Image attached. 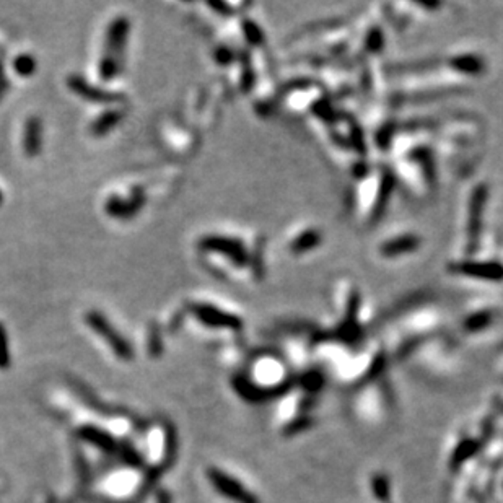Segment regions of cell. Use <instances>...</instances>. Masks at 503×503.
Returning a JSON list of instances; mask_svg holds the SVG:
<instances>
[{
    "label": "cell",
    "mask_w": 503,
    "mask_h": 503,
    "mask_svg": "<svg viewBox=\"0 0 503 503\" xmlns=\"http://www.w3.org/2000/svg\"><path fill=\"white\" fill-rule=\"evenodd\" d=\"M432 135L440 165L443 163L456 168L461 175H466L468 168L475 166L484 137L479 116L455 112L451 116L437 117Z\"/></svg>",
    "instance_id": "obj_1"
},
{
    "label": "cell",
    "mask_w": 503,
    "mask_h": 503,
    "mask_svg": "<svg viewBox=\"0 0 503 503\" xmlns=\"http://www.w3.org/2000/svg\"><path fill=\"white\" fill-rule=\"evenodd\" d=\"M491 184L479 176H468L460 197L455 249L451 257H466L477 253L492 241L489 230Z\"/></svg>",
    "instance_id": "obj_2"
},
{
    "label": "cell",
    "mask_w": 503,
    "mask_h": 503,
    "mask_svg": "<svg viewBox=\"0 0 503 503\" xmlns=\"http://www.w3.org/2000/svg\"><path fill=\"white\" fill-rule=\"evenodd\" d=\"M267 238L255 233L251 239L241 235L207 233L197 241L202 255L219 256L232 270L246 275L253 284H261L267 275Z\"/></svg>",
    "instance_id": "obj_3"
},
{
    "label": "cell",
    "mask_w": 503,
    "mask_h": 503,
    "mask_svg": "<svg viewBox=\"0 0 503 503\" xmlns=\"http://www.w3.org/2000/svg\"><path fill=\"white\" fill-rule=\"evenodd\" d=\"M397 188L386 161H373L353 178L348 208L352 219L364 228H373L386 215L394 189Z\"/></svg>",
    "instance_id": "obj_4"
},
{
    "label": "cell",
    "mask_w": 503,
    "mask_h": 503,
    "mask_svg": "<svg viewBox=\"0 0 503 503\" xmlns=\"http://www.w3.org/2000/svg\"><path fill=\"white\" fill-rule=\"evenodd\" d=\"M493 239L474 255L450 257L445 266L446 275L455 282L480 287L503 282V259L495 253Z\"/></svg>",
    "instance_id": "obj_5"
},
{
    "label": "cell",
    "mask_w": 503,
    "mask_h": 503,
    "mask_svg": "<svg viewBox=\"0 0 503 503\" xmlns=\"http://www.w3.org/2000/svg\"><path fill=\"white\" fill-rule=\"evenodd\" d=\"M424 244V235L414 226L394 225L375 243V257L384 264H400L419 255Z\"/></svg>",
    "instance_id": "obj_6"
},
{
    "label": "cell",
    "mask_w": 503,
    "mask_h": 503,
    "mask_svg": "<svg viewBox=\"0 0 503 503\" xmlns=\"http://www.w3.org/2000/svg\"><path fill=\"white\" fill-rule=\"evenodd\" d=\"M329 300L333 303L334 313L337 315L339 323L348 328H357L364 324L366 318L368 303L362 285L352 277H339L331 287Z\"/></svg>",
    "instance_id": "obj_7"
},
{
    "label": "cell",
    "mask_w": 503,
    "mask_h": 503,
    "mask_svg": "<svg viewBox=\"0 0 503 503\" xmlns=\"http://www.w3.org/2000/svg\"><path fill=\"white\" fill-rule=\"evenodd\" d=\"M130 21L128 17H116L106 30L104 51L99 59V77L104 81L115 80L124 69L126 48L129 43Z\"/></svg>",
    "instance_id": "obj_8"
},
{
    "label": "cell",
    "mask_w": 503,
    "mask_h": 503,
    "mask_svg": "<svg viewBox=\"0 0 503 503\" xmlns=\"http://www.w3.org/2000/svg\"><path fill=\"white\" fill-rule=\"evenodd\" d=\"M326 244V232L318 221L303 219L293 221L284 233V248L293 259H306L319 253Z\"/></svg>",
    "instance_id": "obj_9"
},
{
    "label": "cell",
    "mask_w": 503,
    "mask_h": 503,
    "mask_svg": "<svg viewBox=\"0 0 503 503\" xmlns=\"http://www.w3.org/2000/svg\"><path fill=\"white\" fill-rule=\"evenodd\" d=\"M440 61L450 74L469 87L487 72L486 56L473 46H457L448 51L445 56H440Z\"/></svg>",
    "instance_id": "obj_10"
},
{
    "label": "cell",
    "mask_w": 503,
    "mask_h": 503,
    "mask_svg": "<svg viewBox=\"0 0 503 503\" xmlns=\"http://www.w3.org/2000/svg\"><path fill=\"white\" fill-rule=\"evenodd\" d=\"M491 298L474 297L461 313V329L464 333H482L495 323L500 316V308L489 302Z\"/></svg>",
    "instance_id": "obj_11"
},
{
    "label": "cell",
    "mask_w": 503,
    "mask_h": 503,
    "mask_svg": "<svg viewBox=\"0 0 503 503\" xmlns=\"http://www.w3.org/2000/svg\"><path fill=\"white\" fill-rule=\"evenodd\" d=\"M85 321H87L90 329H92L93 333H97L99 337L111 347V351L116 353V357H119L121 360L132 359L134 348L130 346V342L110 323V321H108V318L103 315V313H99L97 310L88 311L87 315H85Z\"/></svg>",
    "instance_id": "obj_12"
},
{
    "label": "cell",
    "mask_w": 503,
    "mask_h": 503,
    "mask_svg": "<svg viewBox=\"0 0 503 503\" xmlns=\"http://www.w3.org/2000/svg\"><path fill=\"white\" fill-rule=\"evenodd\" d=\"M189 311L199 323L212 329L238 331L243 328V318L235 311L225 310L208 302H194L189 305Z\"/></svg>",
    "instance_id": "obj_13"
},
{
    "label": "cell",
    "mask_w": 503,
    "mask_h": 503,
    "mask_svg": "<svg viewBox=\"0 0 503 503\" xmlns=\"http://www.w3.org/2000/svg\"><path fill=\"white\" fill-rule=\"evenodd\" d=\"M145 204H147V193L142 186H135L130 191L128 199L119 196H111L104 204V212L117 220H130L134 219L139 212H142Z\"/></svg>",
    "instance_id": "obj_14"
},
{
    "label": "cell",
    "mask_w": 503,
    "mask_h": 503,
    "mask_svg": "<svg viewBox=\"0 0 503 503\" xmlns=\"http://www.w3.org/2000/svg\"><path fill=\"white\" fill-rule=\"evenodd\" d=\"M67 87L70 88L72 93H75L77 97L90 103H98V104H112L119 103L124 99V95L111 92V90L99 88L97 85L90 83V81L79 74H70L67 77Z\"/></svg>",
    "instance_id": "obj_15"
},
{
    "label": "cell",
    "mask_w": 503,
    "mask_h": 503,
    "mask_svg": "<svg viewBox=\"0 0 503 503\" xmlns=\"http://www.w3.org/2000/svg\"><path fill=\"white\" fill-rule=\"evenodd\" d=\"M23 150L30 158L38 157L43 150V122L38 116H30L25 122Z\"/></svg>",
    "instance_id": "obj_16"
},
{
    "label": "cell",
    "mask_w": 503,
    "mask_h": 503,
    "mask_svg": "<svg viewBox=\"0 0 503 503\" xmlns=\"http://www.w3.org/2000/svg\"><path fill=\"white\" fill-rule=\"evenodd\" d=\"M122 119H124V111L119 110V108H111V110L101 112V115L92 122L90 130H92L95 137H103V135L110 134L112 129H116L122 122Z\"/></svg>",
    "instance_id": "obj_17"
},
{
    "label": "cell",
    "mask_w": 503,
    "mask_h": 503,
    "mask_svg": "<svg viewBox=\"0 0 503 503\" xmlns=\"http://www.w3.org/2000/svg\"><path fill=\"white\" fill-rule=\"evenodd\" d=\"M239 49H235L230 44H220L214 49V61L220 67H232L238 64Z\"/></svg>",
    "instance_id": "obj_18"
},
{
    "label": "cell",
    "mask_w": 503,
    "mask_h": 503,
    "mask_svg": "<svg viewBox=\"0 0 503 503\" xmlns=\"http://www.w3.org/2000/svg\"><path fill=\"white\" fill-rule=\"evenodd\" d=\"M13 70L20 77H31L38 70V61L31 54H20L13 59Z\"/></svg>",
    "instance_id": "obj_19"
},
{
    "label": "cell",
    "mask_w": 503,
    "mask_h": 503,
    "mask_svg": "<svg viewBox=\"0 0 503 503\" xmlns=\"http://www.w3.org/2000/svg\"><path fill=\"white\" fill-rule=\"evenodd\" d=\"M8 364H10V353H8L7 331L0 323V368H7Z\"/></svg>",
    "instance_id": "obj_20"
},
{
    "label": "cell",
    "mask_w": 503,
    "mask_h": 503,
    "mask_svg": "<svg viewBox=\"0 0 503 503\" xmlns=\"http://www.w3.org/2000/svg\"><path fill=\"white\" fill-rule=\"evenodd\" d=\"M148 342H150V353L152 355H158L161 351L160 347V335L157 333V328H152L150 337H148Z\"/></svg>",
    "instance_id": "obj_21"
},
{
    "label": "cell",
    "mask_w": 503,
    "mask_h": 503,
    "mask_svg": "<svg viewBox=\"0 0 503 503\" xmlns=\"http://www.w3.org/2000/svg\"><path fill=\"white\" fill-rule=\"evenodd\" d=\"M7 88H8V81L6 79V75H3V67H2V64H0V98L6 95Z\"/></svg>",
    "instance_id": "obj_22"
},
{
    "label": "cell",
    "mask_w": 503,
    "mask_h": 503,
    "mask_svg": "<svg viewBox=\"0 0 503 503\" xmlns=\"http://www.w3.org/2000/svg\"><path fill=\"white\" fill-rule=\"evenodd\" d=\"M2 202H3V193L2 189H0V206H2Z\"/></svg>",
    "instance_id": "obj_23"
}]
</instances>
